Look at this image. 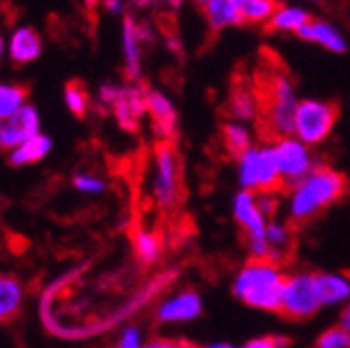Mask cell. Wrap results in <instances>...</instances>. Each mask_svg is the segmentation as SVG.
<instances>
[{
  "label": "cell",
  "mask_w": 350,
  "mask_h": 348,
  "mask_svg": "<svg viewBox=\"0 0 350 348\" xmlns=\"http://www.w3.org/2000/svg\"><path fill=\"white\" fill-rule=\"evenodd\" d=\"M134 248H136V254L140 260H144V263H152L161 252V238L154 232L138 230L134 236Z\"/></svg>",
  "instance_id": "d4e9b609"
},
{
  "label": "cell",
  "mask_w": 350,
  "mask_h": 348,
  "mask_svg": "<svg viewBox=\"0 0 350 348\" xmlns=\"http://www.w3.org/2000/svg\"><path fill=\"white\" fill-rule=\"evenodd\" d=\"M286 282L288 280L275 265V260L267 256H252L250 263L240 271L234 292L250 307L280 311Z\"/></svg>",
  "instance_id": "3957f363"
},
{
  "label": "cell",
  "mask_w": 350,
  "mask_h": 348,
  "mask_svg": "<svg viewBox=\"0 0 350 348\" xmlns=\"http://www.w3.org/2000/svg\"><path fill=\"white\" fill-rule=\"evenodd\" d=\"M3 49H5V42H3V36H0V59H3Z\"/></svg>",
  "instance_id": "d590c367"
},
{
  "label": "cell",
  "mask_w": 350,
  "mask_h": 348,
  "mask_svg": "<svg viewBox=\"0 0 350 348\" xmlns=\"http://www.w3.org/2000/svg\"><path fill=\"white\" fill-rule=\"evenodd\" d=\"M119 348H140V336L136 330H127L119 342Z\"/></svg>",
  "instance_id": "4dcf8cb0"
},
{
  "label": "cell",
  "mask_w": 350,
  "mask_h": 348,
  "mask_svg": "<svg viewBox=\"0 0 350 348\" xmlns=\"http://www.w3.org/2000/svg\"><path fill=\"white\" fill-rule=\"evenodd\" d=\"M0 148H3V125H0Z\"/></svg>",
  "instance_id": "f35d334b"
},
{
  "label": "cell",
  "mask_w": 350,
  "mask_h": 348,
  "mask_svg": "<svg viewBox=\"0 0 350 348\" xmlns=\"http://www.w3.org/2000/svg\"><path fill=\"white\" fill-rule=\"evenodd\" d=\"M317 348H350V334L342 325L327 330L317 340Z\"/></svg>",
  "instance_id": "83f0119b"
},
{
  "label": "cell",
  "mask_w": 350,
  "mask_h": 348,
  "mask_svg": "<svg viewBox=\"0 0 350 348\" xmlns=\"http://www.w3.org/2000/svg\"><path fill=\"white\" fill-rule=\"evenodd\" d=\"M194 3H196L198 7H204V5H206V0H194Z\"/></svg>",
  "instance_id": "74e56055"
},
{
  "label": "cell",
  "mask_w": 350,
  "mask_h": 348,
  "mask_svg": "<svg viewBox=\"0 0 350 348\" xmlns=\"http://www.w3.org/2000/svg\"><path fill=\"white\" fill-rule=\"evenodd\" d=\"M29 96L27 85H0V119L15 115Z\"/></svg>",
  "instance_id": "cb8c5ba5"
},
{
  "label": "cell",
  "mask_w": 350,
  "mask_h": 348,
  "mask_svg": "<svg viewBox=\"0 0 350 348\" xmlns=\"http://www.w3.org/2000/svg\"><path fill=\"white\" fill-rule=\"evenodd\" d=\"M296 36L304 42H311V44L325 49L327 53H334V55H344L348 51V40L342 34V29L325 19H319V17H313L309 23L302 25L296 31Z\"/></svg>",
  "instance_id": "8fae6325"
},
{
  "label": "cell",
  "mask_w": 350,
  "mask_h": 348,
  "mask_svg": "<svg viewBox=\"0 0 350 348\" xmlns=\"http://www.w3.org/2000/svg\"><path fill=\"white\" fill-rule=\"evenodd\" d=\"M180 155L171 140H161L154 144V202L161 209H171L180 196Z\"/></svg>",
  "instance_id": "52a82bcc"
},
{
  "label": "cell",
  "mask_w": 350,
  "mask_h": 348,
  "mask_svg": "<svg viewBox=\"0 0 350 348\" xmlns=\"http://www.w3.org/2000/svg\"><path fill=\"white\" fill-rule=\"evenodd\" d=\"M258 119L260 127L271 140L294 136V115L298 107V94L294 81L284 69H267L256 83Z\"/></svg>",
  "instance_id": "6da1fadb"
},
{
  "label": "cell",
  "mask_w": 350,
  "mask_h": 348,
  "mask_svg": "<svg viewBox=\"0 0 350 348\" xmlns=\"http://www.w3.org/2000/svg\"><path fill=\"white\" fill-rule=\"evenodd\" d=\"M146 113L152 117L154 132L163 140H169L175 134V127H178V111H175L173 103L165 94H161L159 90H146Z\"/></svg>",
  "instance_id": "7c38bea8"
},
{
  "label": "cell",
  "mask_w": 350,
  "mask_h": 348,
  "mask_svg": "<svg viewBox=\"0 0 350 348\" xmlns=\"http://www.w3.org/2000/svg\"><path fill=\"white\" fill-rule=\"evenodd\" d=\"M238 180L244 190L256 194H280L286 190L275 161L273 144H252L238 159Z\"/></svg>",
  "instance_id": "277c9868"
},
{
  "label": "cell",
  "mask_w": 350,
  "mask_h": 348,
  "mask_svg": "<svg viewBox=\"0 0 350 348\" xmlns=\"http://www.w3.org/2000/svg\"><path fill=\"white\" fill-rule=\"evenodd\" d=\"M73 184H75L79 190H83V192H100V190L105 188L103 180L92 178V176H85V173H83V176H75Z\"/></svg>",
  "instance_id": "f1b7e54d"
},
{
  "label": "cell",
  "mask_w": 350,
  "mask_h": 348,
  "mask_svg": "<svg viewBox=\"0 0 350 348\" xmlns=\"http://www.w3.org/2000/svg\"><path fill=\"white\" fill-rule=\"evenodd\" d=\"M342 327L350 334V307L342 313Z\"/></svg>",
  "instance_id": "d6a6232c"
},
{
  "label": "cell",
  "mask_w": 350,
  "mask_h": 348,
  "mask_svg": "<svg viewBox=\"0 0 350 348\" xmlns=\"http://www.w3.org/2000/svg\"><path fill=\"white\" fill-rule=\"evenodd\" d=\"M51 150V140L46 136L36 134L33 138L25 140L23 144L15 146L13 155H11V165H27V163H36L40 161L44 155Z\"/></svg>",
  "instance_id": "603a6c76"
},
{
  "label": "cell",
  "mask_w": 350,
  "mask_h": 348,
  "mask_svg": "<svg viewBox=\"0 0 350 348\" xmlns=\"http://www.w3.org/2000/svg\"><path fill=\"white\" fill-rule=\"evenodd\" d=\"M98 3H100V0H85V7L92 11V9H94V7H96Z\"/></svg>",
  "instance_id": "e575fe53"
},
{
  "label": "cell",
  "mask_w": 350,
  "mask_h": 348,
  "mask_svg": "<svg viewBox=\"0 0 350 348\" xmlns=\"http://www.w3.org/2000/svg\"><path fill=\"white\" fill-rule=\"evenodd\" d=\"M271 144H273L275 161L280 167V176L288 190L294 188L302 178H306L313 171L315 157L309 144H304L296 136H284V138L273 140Z\"/></svg>",
  "instance_id": "ba28073f"
},
{
  "label": "cell",
  "mask_w": 350,
  "mask_h": 348,
  "mask_svg": "<svg viewBox=\"0 0 350 348\" xmlns=\"http://www.w3.org/2000/svg\"><path fill=\"white\" fill-rule=\"evenodd\" d=\"M244 25H265L278 11L280 0H232Z\"/></svg>",
  "instance_id": "44dd1931"
},
{
  "label": "cell",
  "mask_w": 350,
  "mask_h": 348,
  "mask_svg": "<svg viewBox=\"0 0 350 348\" xmlns=\"http://www.w3.org/2000/svg\"><path fill=\"white\" fill-rule=\"evenodd\" d=\"M340 109L332 101L302 98L294 115V136L309 146H317L329 138L338 123Z\"/></svg>",
  "instance_id": "5b68a950"
},
{
  "label": "cell",
  "mask_w": 350,
  "mask_h": 348,
  "mask_svg": "<svg viewBox=\"0 0 350 348\" xmlns=\"http://www.w3.org/2000/svg\"><path fill=\"white\" fill-rule=\"evenodd\" d=\"M321 304H327L323 276L302 273L286 282L280 313L290 319H304L311 317Z\"/></svg>",
  "instance_id": "8992f818"
},
{
  "label": "cell",
  "mask_w": 350,
  "mask_h": 348,
  "mask_svg": "<svg viewBox=\"0 0 350 348\" xmlns=\"http://www.w3.org/2000/svg\"><path fill=\"white\" fill-rule=\"evenodd\" d=\"M306 3H313V5H323L325 0H306Z\"/></svg>",
  "instance_id": "8d00e7d4"
},
{
  "label": "cell",
  "mask_w": 350,
  "mask_h": 348,
  "mask_svg": "<svg viewBox=\"0 0 350 348\" xmlns=\"http://www.w3.org/2000/svg\"><path fill=\"white\" fill-rule=\"evenodd\" d=\"M290 228L284 226V224H278V222H269L267 224V230H265V240H267V246H269V258L273 260V254H284L288 252V246H290Z\"/></svg>",
  "instance_id": "4316f807"
},
{
  "label": "cell",
  "mask_w": 350,
  "mask_h": 348,
  "mask_svg": "<svg viewBox=\"0 0 350 348\" xmlns=\"http://www.w3.org/2000/svg\"><path fill=\"white\" fill-rule=\"evenodd\" d=\"M202 11H204L206 25L213 34L244 25L242 15L238 13V9L234 7L232 0H206Z\"/></svg>",
  "instance_id": "2e32d148"
},
{
  "label": "cell",
  "mask_w": 350,
  "mask_h": 348,
  "mask_svg": "<svg viewBox=\"0 0 350 348\" xmlns=\"http://www.w3.org/2000/svg\"><path fill=\"white\" fill-rule=\"evenodd\" d=\"M144 348H182V342H173V340H163V338H157V340L148 342Z\"/></svg>",
  "instance_id": "1f68e13d"
},
{
  "label": "cell",
  "mask_w": 350,
  "mask_h": 348,
  "mask_svg": "<svg viewBox=\"0 0 350 348\" xmlns=\"http://www.w3.org/2000/svg\"><path fill=\"white\" fill-rule=\"evenodd\" d=\"M146 90L144 85H105L100 90V98L113 109L117 123L125 132H136L142 115L146 113Z\"/></svg>",
  "instance_id": "9c48e42d"
},
{
  "label": "cell",
  "mask_w": 350,
  "mask_h": 348,
  "mask_svg": "<svg viewBox=\"0 0 350 348\" xmlns=\"http://www.w3.org/2000/svg\"><path fill=\"white\" fill-rule=\"evenodd\" d=\"M348 190V180L342 171L327 165H315L306 178H302L290 194V222L306 224L319 213L338 202Z\"/></svg>",
  "instance_id": "7a4b0ae2"
},
{
  "label": "cell",
  "mask_w": 350,
  "mask_h": 348,
  "mask_svg": "<svg viewBox=\"0 0 350 348\" xmlns=\"http://www.w3.org/2000/svg\"><path fill=\"white\" fill-rule=\"evenodd\" d=\"M38 134V113L33 107H21L3 125V146L15 148Z\"/></svg>",
  "instance_id": "4fadbf2b"
},
{
  "label": "cell",
  "mask_w": 350,
  "mask_h": 348,
  "mask_svg": "<svg viewBox=\"0 0 350 348\" xmlns=\"http://www.w3.org/2000/svg\"><path fill=\"white\" fill-rule=\"evenodd\" d=\"M228 113L232 119L242 123L258 119V96L254 90V83L236 81L232 85V92L228 96Z\"/></svg>",
  "instance_id": "5bb4252c"
},
{
  "label": "cell",
  "mask_w": 350,
  "mask_h": 348,
  "mask_svg": "<svg viewBox=\"0 0 350 348\" xmlns=\"http://www.w3.org/2000/svg\"><path fill=\"white\" fill-rule=\"evenodd\" d=\"M105 3H107V9H109V11H119V9H121V3H119V0H105Z\"/></svg>",
  "instance_id": "836d02e7"
},
{
  "label": "cell",
  "mask_w": 350,
  "mask_h": 348,
  "mask_svg": "<svg viewBox=\"0 0 350 348\" xmlns=\"http://www.w3.org/2000/svg\"><path fill=\"white\" fill-rule=\"evenodd\" d=\"M21 284L11 276H0V321L11 319L21 307Z\"/></svg>",
  "instance_id": "7402d4cb"
},
{
  "label": "cell",
  "mask_w": 350,
  "mask_h": 348,
  "mask_svg": "<svg viewBox=\"0 0 350 348\" xmlns=\"http://www.w3.org/2000/svg\"><path fill=\"white\" fill-rule=\"evenodd\" d=\"M142 31L140 25L125 17L123 21V57H125V77L129 81H136L140 77V67H142Z\"/></svg>",
  "instance_id": "9a60e30c"
},
{
  "label": "cell",
  "mask_w": 350,
  "mask_h": 348,
  "mask_svg": "<svg viewBox=\"0 0 350 348\" xmlns=\"http://www.w3.org/2000/svg\"><path fill=\"white\" fill-rule=\"evenodd\" d=\"M313 19V15L304 7H290L280 5L278 11L271 15V19L265 23V27L273 34H296L302 25H306Z\"/></svg>",
  "instance_id": "e0dca14e"
},
{
  "label": "cell",
  "mask_w": 350,
  "mask_h": 348,
  "mask_svg": "<svg viewBox=\"0 0 350 348\" xmlns=\"http://www.w3.org/2000/svg\"><path fill=\"white\" fill-rule=\"evenodd\" d=\"M42 53V40L36 29L31 27H19L11 38V59L17 65H25L33 59H38Z\"/></svg>",
  "instance_id": "d6986e66"
},
{
  "label": "cell",
  "mask_w": 350,
  "mask_h": 348,
  "mask_svg": "<svg viewBox=\"0 0 350 348\" xmlns=\"http://www.w3.org/2000/svg\"><path fill=\"white\" fill-rule=\"evenodd\" d=\"M286 340L282 338H256L252 342H248L244 348H284Z\"/></svg>",
  "instance_id": "f546056e"
},
{
  "label": "cell",
  "mask_w": 350,
  "mask_h": 348,
  "mask_svg": "<svg viewBox=\"0 0 350 348\" xmlns=\"http://www.w3.org/2000/svg\"><path fill=\"white\" fill-rule=\"evenodd\" d=\"M234 215H236V222L242 226V230L248 238V246H250L252 254L269 258V246L265 240L267 224H265V217H262V213L258 209L256 192L242 190L234 198Z\"/></svg>",
  "instance_id": "30bf717a"
},
{
  "label": "cell",
  "mask_w": 350,
  "mask_h": 348,
  "mask_svg": "<svg viewBox=\"0 0 350 348\" xmlns=\"http://www.w3.org/2000/svg\"><path fill=\"white\" fill-rule=\"evenodd\" d=\"M200 313V298L196 292L188 290L175 296L173 300L165 302L159 309V319L161 321H186L192 319Z\"/></svg>",
  "instance_id": "ac0fdd59"
},
{
  "label": "cell",
  "mask_w": 350,
  "mask_h": 348,
  "mask_svg": "<svg viewBox=\"0 0 350 348\" xmlns=\"http://www.w3.org/2000/svg\"><path fill=\"white\" fill-rule=\"evenodd\" d=\"M65 101L69 111L75 117H83L88 113V105H90V98H88V90L85 85L79 79H71L65 85Z\"/></svg>",
  "instance_id": "484cf974"
},
{
  "label": "cell",
  "mask_w": 350,
  "mask_h": 348,
  "mask_svg": "<svg viewBox=\"0 0 350 348\" xmlns=\"http://www.w3.org/2000/svg\"><path fill=\"white\" fill-rule=\"evenodd\" d=\"M211 348H232V346H228V344H219V346H211Z\"/></svg>",
  "instance_id": "60d3db41"
},
{
  "label": "cell",
  "mask_w": 350,
  "mask_h": 348,
  "mask_svg": "<svg viewBox=\"0 0 350 348\" xmlns=\"http://www.w3.org/2000/svg\"><path fill=\"white\" fill-rule=\"evenodd\" d=\"M182 348H196V346H192V344H188V342H182Z\"/></svg>",
  "instance_id": "ab89813d"
},
{
  "label": "cell",
  "mask_w": 350,
  "mask_h": 348,
  "mask_svg": "<svg viewBox=\"0 0 350 348\" xmlns=\"http://www.w3.org/2000/svg\"><path fill=\"white\" fill-rule=\"evenodd\" d=\"M221 142H224V148L228 150V155L234 159H238L242 152H246L254 144L252 132L248 129V125L242 121H236V119H230L221 125Z\"/></svg>",
  "instance_id": "ffe728a7"
}]
</instances>
